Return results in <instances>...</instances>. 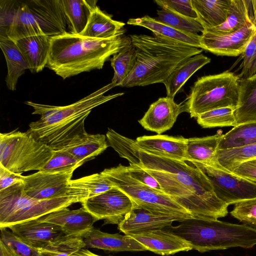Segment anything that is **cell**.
<instances>
[{"label":"cell","mask_w":256,"mask_h":256,"mask_svg":"<svg viewBox=\"0 0 256 256\" xmlns=\"http://www.w3.org/2000/svg\"><path fill=\"white\" fill-rule=\"evenodd\" d=\"M242 58L240 66L242 70L238 76L239 79L248 78L256 73V30L242 54Z\"/></svg>","instance_id":"cell-44"},{"label":"cell","mask_w":256,"mask_h":256,"mask_svg":"<svg viewBox=\"0 0 256 256\" xmlns=\"http://www.w3.org/2000/svg\"><path fill=\"white\" fill-rule=\"evenodd\" d=\"M210 62V58L200 54L189 58L178 66L164 82L166 96L174 98L188 80Z\"/></svg>","instance_id":"cell-28"},{"label":"cell","mask_w":256,"mask_h":256,"mask_svg":"<svg viewBox=\"0 0 256 256\" xmlns=\"http://www.w3.org/2000/svg\"><path fill=\"white\" fill-rule=\"evenodd\" d=\"M237 124L256 121V73L239 79V96L234 110Z\"/></svg>","instance_id":"cell-29"},{"label":"cell","mask_w":256,"mask_h":256,"mask_svg":"<svg viewBox=\"0 0 256 256\" xmlns=\"http://www.w3.org/2000/svg\"><path fill=\"white\" fill-rule=\"evenodd\" d=\"M184 220L180 217L158 214L136 206L125 215L118 224V228L124 234L130 236L164 228L172 226L174 222Z\"/></svg>","instance_id":"cell-16"},{"label":"cell","mask_w":256,"mask_h":256,"mask_svg":"<svg viewBox=\"0 0 256 256\" xmlns=\"http://www.w3.org/2000/svg\"><path fill=\"white\" fill-rule=\"evenodd\" d=\"M154 2L162 8H166L183 16L198 18L192 0H156Z\"/></svg>","instance_id":"cell-45"},{"label":"cell","mask_w":256,"mask_h":256,"mask_svg":"<svg viewBox=\"0 0 256 256\" xmlns=\"http://www.w3.org/2000/svg\"><path fill=\"white\" fill-rule=\"evenodd\" d=\"M230 214L244 224L256 230V198L236 204Z\"/></svg>","instance_id":"cell-43"},{"label":"cell","mask_w":256,"mask_h":256,"mask_svg":"<svg viewBox=\"0 0 256 256\" xmlns=\"http://www.w3.org/2000/svg\"><path fill=\"white\" fill-rule=\"evenodd\" d=\"M254 144H256V121L234 126L223 135L218 149H226Z\"/></svg>","instance_id":"cell-36"},{"label":"cell","mask_w":256,"mask_h":256,"mask_svg":"<svg viewBox=\"0 0 256 256\" xmlns=\"http://www.w3.org/2000/svg\"><path fill=\"white\" fill-rule=\"evenodd\" d=\"M253 21L251 0H231L226 21L204 30L225 34L234 32Z\"/></svg>","instance_id":"cell-30"},{"label":"cell","mask_w":256,"mask_h":256,"mask_svg":"<svg viewBox=\"0 0 256 256\" xmlns=\"http://www.w3.org/2000/svg\"><path fill=\"white\" fill-rule=\"evenodd\" d=\"M74 170L71 169L53 172L39 170L24 176V191L29 196L38 200L66 196L68 184Z\"/></svg>","instance_id":"cell-13"},{"label":"cell","mask_w":256,"mask_h":256,"mask_svg":"<svg viewBox=\"0 0 256 256\" xmlns=\"http://www.w3.org/2000/svg\"><path fill=\"white\" fill-rule=\"evenodd\" d=\"M157 14L156 20L182 32L198 34L204 30L198 18L188 17L168 9L158 10Z\"/></svg>","instance_id":"cell-39"},{"label":"cell","mask_w":256,"mask_h":256,"mask_svg":"<svg viewBox=\"0 0 256 256\" xmlns=\"http://www.w3.org/2000/svg\"><path fill=\"white\" fill-rule=\"evenodd\" d=\"M0 46L4 54L7 65L8 72L5 79L8 88L14 91L18 78L24 73L30 66L20 49L10 39L0 40Z\"/></svg>","instance_id":"cell-32"},{"label":"cell","mask_w":256,"mask_h":256,"mask_svg":"<svg viewBox=\"0 0 256 256\" xmlns=\"http://www.w3.org/2000/svg\"><path fill=\"white\" fill-rule=\"evenodd\" d=\"M101 173L114 186L127 194L136 206L184 220L196 218L162 191L150 188L132 178L128 173L127 166L120 164L106 168Z\"/></svg>","instance_id":"cell-8"},{"label":"cell","mask_w":256,"mask_h":256,"mask_svg":"<svg viewBox=\"0 0 256 256\" xmlns=\"http://www.w3.org/2000/svg\"><path fill=\"white\" fill-rule=\"evenodd\" d=\"M53 150L30 134L15 130L0 134V166L16 174L40 170Z\"/></svg>","instance_id":"cell-7"},{"label":"cell","mask_w":256,"mask_h":256,"mask_svg":"<svg viewBox=\"0 0 256 256\" xmlns=\"http://www.w3.org/2000/svg\"><path fill=\"white\" fill-rule=\"evenodd\" d=\"M86 248L110 252H140L146 250L140 243L129 235L111 234L94 228L82 236Z\"/></svg>","instance_id":"cell-21"},{"label":"cell","mask_w":256,"mask_h":256,"mask_svg":"<svg viewBox=\"0 0 256 256\" xmlns=\"http://www.w3.org/2000/svg\"><path fill=\"white\" fill-rule=\"evenodd\" d=\"M0 256H15L2 242L0 241Z\"/></svg>","instance_id":"cell-50"},{"label":"cell","mask_w":256,"mask_h":256,"mask_svg":"<svg viewBox=\"0 0 256 256\" xmlns=\"http://www.w3.org/2000/svg\"><path fill=\"white\" fill-rule=\"evenodd\" d=\"M70 256H102L96 254L84 248L78 251V252Z\"/></svg>","instance_id":"cell-49"},{"label":"cell","mask_w":256,"mask_h":256,"mask_svg":"<svg viewBox=\"0 0 256 256\" xmlns=\"http://www.w3.org/2000/svg\"><path fill=\"white\" fill-rule=\"evenodd\" d=\"M136 141L140 148L147 152L172 159L187 160V138L183 136H144L138 137Z\"/></svg>","instance_id":"cell-20"},{"label":"cell","mask_w":256,"mask_h":256,"mask_svg":"<svg viewBox=\"0 0 256 256\" xmlns=\"http://www.w3.org/2000/svg\"><path fill=\"white\" fill-rule=\"evenodd\" d=\"M235 108L226 107L214 109L199 115L196 118L198 124L204 128L236 126Z\"/></svg>","instance_id":"cell-40"},{"label":"cell","mask_w":256,"mask_h":256,"mask_svg":"<svg viewBox=\"0 0 256 256\" xmlns=\"http://www.w3.org/2000/svg\"><path fill=\"white\" fill-rule=\"evenodd\" d=\"M127 168L130 175L136 180L150 188L162 191L157 180L142 168L129 165Z\"/></svg>","instance_id":"cell-46"},{"label":"cell","mask_w":256,"mask_h":256,"mask_svg":"<svg viewBox=\"0 0 256 256\" xmlns=\"http://www.w3.org/2000/svg\"><path fill=\"white\" fill-rule=\"evenodd\" d=\"M127 24L144 27L151 30L154 35H160L192 46L201 48L200 35L180 31L148 16L130 18L127 22Z\"/></svg>","instance_id":"cell-26"},{"label":"cell","mask_w":256,"mask_h":256,"mask_svg":"<svg viewBox=\"0 0 256 256\" xmlns=\"http://www.w3.org/2000/svg\"><path fill=\"white\" fill-rule=\"evenodd\" d=\"M108 146L106 136L82 134L62 150L85 162L104 152Z\"/></svg>","instance_id":"cell-25"},{"label":"cell","mask_w":256,"mask_h":256,"mask_svg":"<svg viewBox=\"0 0 256 256\" xmlns=\"http://www.w3.org/2000/svg\"><path fill=\"white\" fill-rule=\"evenodd\" d=\"M97 0H62L68 33L80 34L85 28Z\"/></svg>","instance_id":"cell-31"},{"label":"cell","mask_w":256,"mask_h":256,"mask_svg":"<svg viewBox=\"0 0 256 256\" xmlns=\"http://www.w3.org/2000/svg\"><path fill=\"white\" fill-rule=\"evenodd\" d=\"M107 141L119 156L126 159L130 165L142 168L140 156V148L136 140L122 136L112 129L108 128L106 133Z\"/></svg>","instance_id":"cell-35"},{"label":"cell","mask_w":256,"mask_h":256,"mask_svg":"<svg viewBox=\"0 0 256 256\" xmlns=\"http://www.w3.org/2000/svg\"><path fill=\"white\" fill-rule=\"evenodd\" d=\"M223 135L222 132H218L210 136L187 138V160L198 163L210 162L218 150Z\"/></svg>","instance_id":"cell-33"},{"label":"cell","mask_w":256,"mask_h":256,"mask_svg":"<svg viewBox=\"0 0 256 256\" xmlns=\"http://www.w3.org/2000/svg\"><path fill=\"white\" fill-rule=\"evenodd\" d=\"M26 2L24 14L34 36L51 38L68 32L62 0H32Z\"/></svg>","instance_id":"cell-11"},{"label":"cell","mask_w":256,"mask_h":256,"mask_svg":"<svg viewBox=\"0 0 256 256\" xmlns=\"http://www.w3.org/2000/svg\"><path fill=\"white\" fill-rule=\"evenodd\" d=\"M192 163L206 176L217 197L228 206L256 198V182L236 174L212 162Z\"/></svg>","instance_id":"cell-10"},{"label":"cell","mask_w":256,"mask_h":256,"mask_svg":"<svg viewBox=\"0 0 256 256\" xmlns=\"http://www.w3.org/2000/svg\"><path fill=\"white\" fill-rule=\"evenodd\" d=\"M82 204L97 220H104L105 224H118L136 206L127 194L116 186L85 200Z\"/></svg>","instance_id":"cell-12"},{"label":"cell","mask_w":256,"mask_h":256,"mask_svg":"<svg viewBox=\"0 0 256 256\" xmlns=\"http://www.w3.org/2000/svg\"><path fill=\"white\" fill-rule=\"evenodd\" d=\"M130 37L136 50V62L120 84L122 87L164 84L178 66L203 50L160 35L132 34Z\"/></svg>","instance_id":"cell-4"},{"label":"cell","mask_w":256,"mask_h":256,"mask_svg":"<svg viewBox=\"0 0 256 256\" xmlns=\"http://www.w3.org/2000/svg\"><path fill=\"white\" fill-rule=\"evenodd\" d=\"M164 228L186 240L192 250L200 252L234 247L250 248L256 245V230L218 219L190 218Z\"/></svg>","instance_id":"cell-5"},{"label":"cell","mask_w":256,"mask_h":256,"mask_svg":"<svg viewBox=\"0 0 256 256\" xmlns=\"http://www.w3.org/2000/svg\"><path fill=\"white\" fill-rule=\"evenodd\" d=\"M85 248L82 236L65 234L52 240L38 250L40 256H70Z\"/></svg>","instance_id":"cell-37"},{"label":"cell","mask_w":256,"mask_h":256,"mask_svg":"<svg viewBox=\"0 0 256 256\" xmlns=\"http://www.w3.org/2000/svg\"><path fill=\"white\" fill-rule=\"evenodd\" d=\"M0 241L15 256H40L38 250L26 244L6 228H0Z\"/></svg>","instance_id":"cell-42"},{"label":"cell","mask_w":256,"mask_h":256,"mask_svg":"<svg viewBox=\"0 0 256 256\" xmlns=\"http://www.w3.org/2000/svg\"><path fill=\"white\" fill-rule=\"evenodd\" d=\"M230 2L231 0H192L198 19L204 30L226 21Z\"/></svg>","instance_id":"cell-27"},{"label":"cell","mask_w":256,"mask_h":256,"mask_svg":"<svg viewBox=\"0 0 256 256\" xmlns=\"http://www.w3.org/2000/svg\"><path fill=\"white\" fill-rule=\"evenodd\" d=\"M136 58V50L132 42L114 54L110 60L114 70L112 82L120 86L133 70Z\"/></svg>","instance_id":"cell-38"},{"label":"cell","mask_w":256,"mask_h":256,"mask_svg":"<svg viewBox=\"0 0 256 256\" xmlns=\"http://www.w3.org/2000/svg\"><path fill=\"white\" fill-rule=\"evenodd\" d=\"M232 172L256 182V158L241 164Z\"/></svg>","instance_id":"cell-48"},{"label":"cell","mask_w":256,"mask_h":256,"mask_svg":"<svg viewBox=\"0 0 256 256\" xmlns=\"http://www.w3.org/2000/svg\"><path fill=\"white\" fill-rule=\"evenodd\" d=\"M239 78L234 73L200 77L194 82L184 100L186 112L196 118L205 112L222 108H236L238 101Z\"/></svg>","instance_id":"cell-6"},{"label":"cell","mask_w":256,"mask_h":256,"mask_svg":"<svg viewBox=\"0 0 256 256\" xmlns=\"http://www.w3.org/2000/svg\"><path fill=\"white\" fill-rule=\"evenodd\" d=\"M46 67L64 80L83 72L102 69L111 56L131 44L124 35L107 39L66 33L50 38Z\"/></svg>","instance_id":"cell-3"},{"label":"cell","mask_w":256,"mask_h":256,"mask_svg":"<svg viewBox=\"0 0 256 256\" xmlns=\"http://www.w3.org/2000/svg\"><path fill=\"white\" fill-rule=\"evenodd\" d=\"M125 23L116 20L96 6L91 13L88 24L82 32V36L107 39L123 35Z\"/></svg>","instance_id":"cell-24"},{"label":"cell","mask_w":256,"mask_h":256,"mask_svg":"<svg viewBox=\"0 0 256 256\" xmlns=\"http://www.w3.org/2000/svg\"><path fill=\"white\" fill-rule=\"evenodd\" d=\"M146 250L162 256L192 250L191 244L166 228L130 235Z\"/></svg>","instance_id":"cell-18"},{"label":"cell","mask_w":256,"mask_h":256,"mask_svg":"<svg viewBox=\"0 0 256 256\" xmlns=\"http://www.w3.org/2000/svg\"><path fill=\"white\" fill-rule=\"evenodd\" d=\"M114 186L101 172L92 174L75 180H70L68 186V196L76 202L106 192Z\"/></svg>","instance_id":"cell-23"},{"label":"cell","mask_w":256,"mask_h":256,"mask_svg":"<svg viewBox=\"0 0 256 256\" xmlns=\"http://www.w3.org/2000/svg\"><path fill=\"white\" fill-rule=\"evenodd\" d=\"M142 168L152 175L164 192L196 218L218 219L228 205L215 194L204 173L192 162L153 154L140 149Z\"/></svg>","instance_id":"cell-1"},{"label":"cell","mask_w":256,"mask_h":256,"mask_svg":"<svg viewBox=\"0 0 256 256\" xmlns=\"http://www.w3.org/2000/svg\"><path fill=\"white\" fill-rule=\"evenodd\" d=\"M256 30V20L238 30L222 34L204 30L200 35L201 48L218 56H238L244 52Z\"/></svg>","instance_id":"cell-14"},{"label":"cell","mask_w":256,"mask_h":256,"mask_svg":"<svg viewBox=\"0 0 256 256\" xmlns=\"http://www.w3.org/2000/svg\"><path fill=\"white\" fill-rule=\"evenodd\" d=\"M74 203L68 196L50 200L30 197L24 191L22 182L16 184L0 191V228L38 219Z\"/></svg>","instance_id":"cell-9"},{"label":"cell","mask_w":256,"mask_h":256,"mask_svg":"<svg viewBox=\"0 0 256 256\" xmlns=\"http://www.w3.org/2000/svg\"><path fill=\"white\" fill-rule=\"evenodd\" d=\"M184 112H186L184 102L177 104L174 98H160L150 106L138 122L144 129L161 134L170 129Z\"/></svg>","instance_id":"cell-15"},{"label":"cell","mask_w":256,"mask_h":256,"mask_svg":"<svg viewBox=\"0 0 256 256\" xmlns=\"http://www.w3.org/2000/svg\"><path fill=\"white\" fill-rule=\"evenodd\" d=\"M24 176L12 172L0 166V191L23 182Z\"/></svg>","instance_id":"cell-47"},{"label":"cell","mask_w":256,"mask_h":256,"mask_svg":"<svg viewBox=\"0 0 256 256\" xmlns=\"http://www.w3.org/2000/svg\"><path fill=\"white\" fill-rule=\"evenodd\" d=\"M254 158H256V144L218 149L214 158L209 162L216 164L221 168L232 172L241 164Z\"/></svg>","instance_id":"cell-34"},{"label":"cell","mask_w":256,"mask_h":256,"mask_svg":"<svg viewBox=\"0 0 256 256\" xmlns=\"http://www.w3.org/2000/svg\"><path fill=\"white\" fill-rule=\"evenodd\" d=\"M50 38L45 35L34 36L14 42L29 64L32 72H38L46 67L50 50Z\"/></svg>","instance_id":"cell-22"},{"label":"cell","mask_w":256,"mask_h":256,"mask_svg":"<svg viewBox=\"0 0 256 256\" xmlns=\"http://www.w3.org/2000/svg\"><path fill=\"white\" fill-rule=\"evenodd\" d=\"M7 228L26 244L38 250L44 248L52 240L66 234L58 226L38 219L18 223Z\"/></svg>","instance_id":"cell-19"},{"label":"cell","mask_w":256,"mask_h":256,"mask_svg":"<svg viewBox=\"0 0 256 256\" xmlns=\"http://www.w3.org/2000/svg\"><path fill=\"white\" fill-rule=\"evenodd\" d=\"M116 86L111 82L66 106L25 102V104L33 108L32 114L40 116L38 120L30 124L27 132L52 150H62L78 136L86 132L84 122L93 108L124 94L120 92L104 95Z\"/></svg>","instance_id":"cell-2"},{"label":"cell","mask_w":256,"mask_h":256,"mask_svg":"<svg viewBox=\"0 0 256 256\" xmlns=\"http://www.w3.org/2000/svg\"><path fill=\"white\" fill-rule=\"evenodd\" d=\"M60 226L66 234L83 236L93 228L97 220L84 207L70 210L62 208L38 218Z\"/></svg>","instance_id":"cell-17"},{"label":"cell","mask_w":256,"mask_h":256,"mask_svg":"<svg viewBox=\"0 0 256 256\" xmlns=\"http://www.w3.org/2000/svg\"><path fill=\"white\" fill-rule=\"evenodd\" d=\"M84 163L62 150H53L50 159L40 170L53 172L76 170Z\"/></svg>","instance_id":"cell-41"}]
</instances>
